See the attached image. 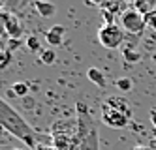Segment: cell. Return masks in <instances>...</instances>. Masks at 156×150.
I'll return each mask as SVG.
<instances>
[{"mask_svg":"<svg viewBox=\"0 0 156 150\" xmlns=\"http://www.w3.org/2000/svg\"><path fill=\"white\" fill-rule=\"evenodd\" d=\"M0 124L9 131V135L25 143V146L30 150H34L38 145H51V141L41 139L40 133L2 98H0Z\"/></svg>","mask_w":156,"mask_h":150,"instance_id":"6da1fadb","label":"cell"},{"mask_svg":"<svg viewBox=\"0 0 156 150\" xmlns=\"http://www.w3.org/2000/svg\"><path fill=\"white\" fill-rule=\"evenodd\" d=\"M27 47L32 51V53H41L43 49H40V40H38V36H28L27 38Z\"/></svg>","mask_w":156,"mask_h":150,"instance_id":"9a60e30c","label":"cell"},{"mask_svg":"<svg viewBox=\"0 0 156 150\" xmlns=\"http://www.w3.org/2000/svg\"><path fill=\"white\" fill-rule=\"evenodd\" d=\"M28 2H34V0H23V2H21V8H23L25 4H28Z\"/></svg>","mask_w":156,"mask_h":150,"instance_id":"d4e9b609","label":"cell"},{"mask_svg":"<svg viewBox=\"0 0 156 150\" xmlns=\"http://www.w3.org/2000/svg\"><path fill=\"white\" fill-rule=\"evenodd\" d=\"M34 150H57V148H55L53 145H38Z\"/></svg>","mask_w":156,"mask_h":150,"instance_id":"44dd1931","label":"cell"},{"mask_svg":"<svg viewBox=\"0 0 156 150\" xmlns=\"http://www.w3.org/2000/svg\"><path fill=\"white\" fill-rule=\"evenodd\" d=\"M12 60H13L12 51H0V70H6L12 64Z\"/></svg>","mask_w":156,"mask_h":150,"instance_id":"5bb4252c","label":"cell"},{"mask_svg":"<svg viewBox=\"0 0 156 150\" xmlns=\"http://www.w3.org/2000/svg\"><path fill=\"white\" fill-rule=\"evenodd\" d=\"M124 58H126L128 62H133V64H136V62L141 60V54H139V53H133V51H130V49H126V51H124Z\"/></svg>","mask_w":156,"mask_h":150,"instance_id":"ac0fdd59","label":"cell"},{"mask_svg":"<svg viewBox=\"0 0 156 150\" xmlns=\"http://www.w3.org/2000/svg\"><path fill=\"white\" fill-rule=\"evenodd\" d=\"M32 8H34V11H38V13L41 17H53L55 13H57V8H55L53 2H49V0H34L32 2Z\"/></svg>","mask_w":156,"mask_h":150,"instance_id":"ba28073f","label":"cell"},{"mask_svg":"<svg viewBox=\"0 0 156 150\" xmlns=\"http://www.w3.org/2000/svg\"><path fill=\"white\" fill-rule=\"evenodd\" d=\"M21 36H23V25H21V21L17 19V15L9 11V15H8V38L9 40H19Z\"/></svg>","mask_w":156,"mask_h":150,"instance_id":"52a82bcc","label":"cell"},{"mask_svg":"<svg viewBox=\"0 0 156 150\" xmlns=\"http://www.w3.org/2000/svg\"><path fill=\"white\" fill-rule=\"evenodd\" d=\"M8 135H9V131L0 124V143H8Z\"/></svg>","mask_w":156,"mask_h":150,"instance_id":"d6986e66","label":"cell"},{"mask_svg":"<svg viewBox=\"0 0 156 150\" xmlns=\"http://www.w3.org/2000/svg\"><path fill=\"white\" fill-rule=\"evenodd\" d=\"M98 40L105 49H119L126 40V32L117 23L115 25H102L98 28Z\"/></svg>","mask_w":156,"mask_h":150,"instance_id":"277c9868","label":"cell"},{"mask_svg":"<svg viewBox=\"0 0 156 150\" xmlns=\"http://www.w3.org/2000/svg\"><path fill=\"white\" fill-rule=\"evenodd\" d=\"M12 150H28V148L25 146V148H12Z\"/></svg>","mask_w":156,"mask_h":150,"instance_id":"484cf974","label":"cell"},{"mask_svg":"<svg viewBox=\"0 0 156 150\" xmlns=\"http://www.w3.org/2000/svg\"><path fill=\"white\" fill-rule=\"evenodd\" d=\"M79 150H100V141H98V133H96V128L88 133L85 139L81 141V146Z\"/></svg>","mask_w":156,"mask_h":150,"instance_id":"9c48e42d","label":"cell"},{"mask_svg":"<svg viewBox=\"0 0 156 150\" xmlns=\"http://www.w3.org/2000/svg\"><path fill=\"white\" fill-rule=\"evenodd\" d=\"M132 150H151L149 146H145V145H137V146H133Z\"/></svg>","mask_w":156,"mask_h":150,"instance_id":"cb8c5ba5","label":"cell"},{"mask_svg":"<svg viewBox=\"0 0 156 150\" xmlns=\"http://www.w3.org/2000/svg\"><path fill=\"white\" fill-rule=\"evenodd\" d=\"M8 15H9V11L0 9V38L2 40H9L8 38Z\"/></svg>","mask_w":156,"mask_h":150,"instance_id":"7c38bea8","label":"cell"},{"mask_svg":"<svg viewBox=\"0 0 156 150\" xmlns=\"http://www.w3.org/2000/svg\"><path fill=\"white\" fill-rule=\"evenodd\" d=\"M87 77L90 79L94 85H98V86H105V77H104V73L100 72V70H96V68H90V70L87 72Z\"/></svg>","mask_w":156,"mask_h":150,"instance_id":"30bf717a","label":"cell"},{"mask_svg":"<svg viewBox=\"0 0 156 150\" xmlns=\"http://www.w3.org/2000/svg\"><path fill=\"white\" fill-rule=\"evenodd\" d=\"M12 92H13L15 96L23 98V96L28 94V85H27V83H13V85H12Z\"/></svg>","mask_w":156,"mask_h":150,"instance_id":"4fadbf2b","label":"cell"},{"mask_svg":"<svg viewBox=\"0 0 156 150\" xmlns=\"http://www.w3.org/2000/svg\"><path fill=\"white\" fill-rule=\"evenodd\" d=\"M40 60L45 64V66H51V64H55V60H57V53H55V49H43L41 53H40Z\"/></svg>","mask_w":156,"mask_h":150,"instance_id":"8fae6325","label":"cell"},{"mask_svg":"<svg viewBox=\"0 0 156 150\" xmlns=\"http://www.w3.org/2000/svg\"><path fill=\"white\" fill-rule=\"evenodd\" d=\"M151 120H152V126L156 128V109H152V111H151Z\"/></svg>","mask_w":156,"mask_h":150,"instance_id":"603a6c76","label":"cell"},{"mask_svg":"<svg viewBox=\"0 0 156 150\" xmlns=\"http://www.w3.org/2000/svg\"><path fill=\"white\" fill-rule=\"evenodd\" d=\"M145 23H147V26H149V28L156 30V8L151 11V13L145 15Z\"/></svg>","mask_w":156,"mask_h":150,"instance_id":"2e32d148","label":"cell"},{"mask_svg":"<svg viewBox=\"0 0 156 150\" xmlns=\"http://www.w3.org/2000/svg\"><path fill=\"white\" fill-rule=\"evenodd\" d=\"M51 145L57 150H79V124L77 120H55L51 126Z\"/></svg>","mask_w":156,"mask_h":150,"instance_id":"3957f363","label":"cell"},{"mask_svg":"<svg viewBox=\"0 0 156 150\" xmlns=\"http://www.w3.org/2000/svg\"><path fill=\"white\" fill-rule=\"evenodd\" d=\"M8 41L9 40H2V38H0V51H8Z\"/></svg>","mask_w":156,"mask_h":150,"instance_id":"7402d4cb","label":"cell"},{"mask_svg":"<svg viewBox=\"0 0 156 150\" xmlns=\"http://www.w3.org/2000/svg\"><path fill=\"white\" fill-rule=\"evenodd\" d=\"M120 26L124 28V32L133 34V36H139V34H143V30L147 28L145 15L139 13L136 8L128 6V8L120 13Z\"/></svg>","mask_w":156,"mask_h":150,"instance_id":"5b68a950","label":"cell"},{"mask_svg":"<svg viewBox=\"0 0 156 150\" xmlns=\"http://www.w3.org/2000/svg\"><path fill=\"white\" fill-rule=\"evenodd\" d=\"M64 34H66V30H64V26H60V25L51 26V28L47 30L45 40H47V43L51 45V49H55V47H58V45L64 43Z\"/></svg>","mask_w":156,"mask_h":150,"instance_id":"8992f818","label":"cell"},{"mask_svg":"<svg viewBox=\"0 0 156 150\" xmlns=\"http://www.w3.org/2000/svg\"><path fill=\"white\" fill-rule=\"evenodd\" d=\"M90 6H98V8H104V6H107V2L109 0H87Z\"/></svg>","mask_w":156,"mask_h":150,"instance_id":"ffe728a7","label":"cell"},{"mask_svg":"<svg viewBox=\"0 0 156 150\" xmlns=\"http://www.w3.org/2000/svg\"><path fill=\"white\" fill-rule=\"evenodd\" d=\"M117 86H119V90H132V81L128 79V77H122V79H117V83H115Z\"/></svg>","mask_w":156,"mask_h":150,"instance_id":"e0dca14e","label":"cell"},{"mask_svg":"<svg viewBox=\"0 0 156 150\" xmlns=\"http://www.w3.org/2000/svg\"><path fill=\"white\" fill-rule=\"evenodd\" d=\"M133 111L130 101L124 96H111L102 103V111H100V120L105 126L115 130H122L132 122Z\"/></svg>","mask_w":156,"mask_h":150,"instance_id":"7a4b0ae2","label":"cell"}]
</instances>
